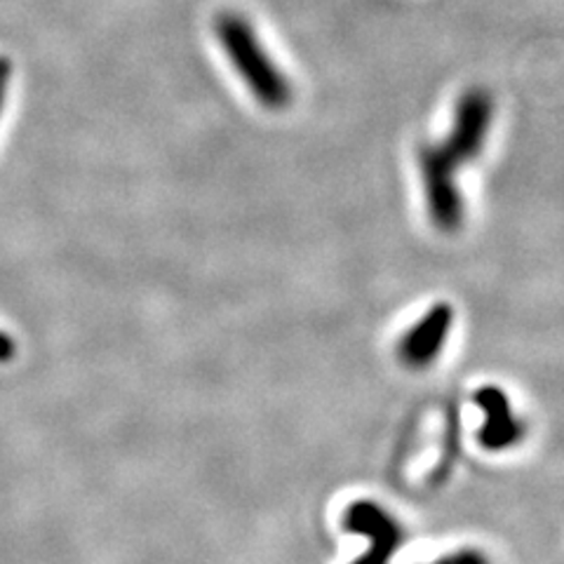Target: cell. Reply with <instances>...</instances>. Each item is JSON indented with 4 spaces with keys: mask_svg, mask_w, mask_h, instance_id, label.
I'll return each mask as SVG.
<instances>
[{
    "mask_svg": "<svg viewBox=\"0 0 564 564\" xmlns=\"http://www.w3.org/2000/svg\"><path fill=\"white\" fill-rule=\"evenodd\" d=\"M454 325V308L445 302L435 304L421 315V321L404 332L398 344V358L410 369H423L437 360L440 350L445 348L447 334Z\"/></svg>",
    "mask_w": 564,
    "mask_h": 564,
    "instance_id": "obj_5",
    "label": "cell"
},
{
    "mask_svg": "<svg viewBox=\"0 0 564 564\" xmlns=\"http://www.w3.org/2000/svg\"><path fill=\"white\" fill-rule=\"evenodd\" d=\"M475 404L485 412V423L478 433L480 445L489 452H501L518 445L524 437V423L516 416L510 400L501 388H480L475 393Z\"/></svg>",
    "mask_w": 564,
    "mask_h": 564,
    "instance_id": "obj_6",
    "label": "cell"
},
{
    "mask_svg": "<svg viewBox=\"0 0 564 564\" xmlns=\"http://www.w3.org/2000/svg\"><path fill=\"white\" fill-rule=\"evenodd\" d=\"M494 122V97L485 87H468L454 106V120L443 147L458 165L475 163L485 151Z\"/></svg>",
    "mask_w": 564,
    "mask_h": 564,
    "instance_id": "obj_3",
    "label": "cell"
},
{
    "mask_svg": "<svg viewBox=\"0 0 564 564\" xmlns=\"http://www.w3.org/2000/svg\"><path fill=\"white\" fill-rule=\"evenodd\" d=\"M12 352H14V344L6 337V334H0V362L10 360Z\"/></svg>",
    "mask_w": 564,
    "mask_h": 564,
    "instance_id": "obj_9",
    "label": "cell"
},
{
    "mask_svg": "<svg viewBox=\"0 0 564 564\" xmlns=\"http://www.w3.org/2000/svg\"><path fill=\"white\" fill-rule=\"evenodd\" d=\"M435 564H491L480 551H473V549H464L454 555H447L445 560H440Z\"/></svg>",
    "mask_w": 564,
    "mask_h": 564,
    "instance_id": "obj_7",
    "label": "cell"
},
{
    "mask_svg": "<svg viewBox=\"0 0 564 564\" xmlns=\"http://www.w3.org/2000/svg\"><path fill=\"white\" fill-rule=\"evenodd\" d=\"M215 33L228 62L234 64L238 76L247 87H250L252 97L263 106V109H288L294 99L292 83L275 66L269 52L263 50L252 24L238 12H219L215 22Z\"/></svg>",
    "mask_w": 564,
    "mask_h": 564,
    "instance_id": "obj_1",
    "label": "cell"
},
{
    "mask_svg": "<svg viewBox=\"0 0 564 564\" xmlns=\"http://www.w3.org/2000/svg\"><path fill=\"white\" fill-rule=\"evenodd\" d=\"M423 198L433 226L443 234H456L464 226V196L458 188V163L443 144H423L419 149Z\"/></svg>",
    "mask_w": 564,
    "mask_h": 564,
    "instance_id": "obj_2",
    "label": "cell"
},
{
    "mask_svg": "<svg viewBox=\"0 0 564 564\" xmlns=\"http://www.w3.org/2000/svg\"><path fill=\"white\" fill-rule=\"evenodd\" d=\"M344 527L346 532L369 539V551L352 564H388L402 543L400 522L375 501L350 503L344 516Z\"/></svg>",
    "mask_w": 564,
    "mask_h": 564,
    "instance_id": "obj_4",
    "label": "cell"
},
{
    "mask_svg": "<svg viewBox=\"0 0 564 564\" xmlns=\"http://www.w3.org/2000/svg\"><path fill=\"white\" fill-rule=\"evenodd\" d=\"M10 80H12V64H10V59L0 57V111H3L6 99H8Z\"/></svg>",
    "mask_w": 564,
    "mask_h": 564,
    "instance_id": "obj_8",
    "label": "cell"
}]
</instances>
